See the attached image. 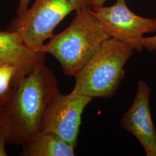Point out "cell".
Returning a JSON list of instances; mask_svg holds the SVG:
<instances>
[{"label": "cell", "mask_w": 156, "mask_h": 156, "mask_svg": "<svg viewBox=\"0 0 156 156\" xmlns=\"http://www.w3.org/2000/svg\"><path fill=\"white\" fill-rule=\"evenodd\" d=\"M23 77L17 67L9 64H0V104L6 100L12 87Z\"/></svg>", "instance_id": "obj_10"}, {"label": "cell", "mask_w": 156, "mask_h": 156, "mask_svg": "<svg viewBox=\"0 0 156 156\" xmlns=\"http://www.w3.org/2000/svg\"><path fill=\"white\" fill-rule=\"evenodd\" d=\"M134 49L118 39H108L76 75L73 94L109 98L116 94L124 76V66Z\"/></svg>", "instance_id": "obj_3"}, {"label": "cell", "mask_w": 156, "mask_h": 156, "mask_svg": "<svg viewBox=\"0 0 156 156\" xmlns=\"http://www.w3.org/2000/svg\"><path fill=\"white\" fill-rule=\"evenodd\" d=\"M84 7H91V0H35L24 15L17 17L11 30L19 33L30 48L42 51L56 26L71 12Z\"/></svg>", "instance_id": "obj_4"}, {"label": "cell", "mask_w": 156, "mask_h": 156, "mask_svg": "<svg viewBox=\"0 0 156 156\" xmlns=\"http://www.w3.org/2000/svg\"><path fill=\"white\" fill-rule=\"evenodd\" d=\"M46 53L34 50L15 31H0V64L17 67L23 76L45 63Z\"/></svg>", "instance_id": "obj_8"}, {"label": "cell", "mask_w": 156, "mask_h": 156, "mask_svg": "<svg viewBox=\"0 0 156 156\" xmlns=\"http://www.w3.org/2000/svg\"><path fill=\"white\" fill-rule=\"evenodd\" d=\"M23 146L25 156H73V147L56 134L39 133Z\"/></svg>", "instance_id": "obj_9"}, {"label": "cell", "mask_w": 156, "mask_h": 156, "mask_svg": "<svg viewBox=\"0 0 156 156\" xmlns=\"http://www.w3.org/2000/svg\"><path fill=\"white\" fill-rule=\"evenodd\" d=\"M93 100L71 93L62 94L58 91L46 107L40 123L39 133L56 134L75 148L82 113Z\"/></svg>", "instance_id": "obj_6"}, {"label": "cell", "mask_w": 156, "mask_h": 156, "mask_svg": "<svg viewBox=\"0 0 156 156\" xmlns=\"http://www.w3.org/2000/svg\"><path fill=\"white\" fill-rule=\"evenodd\" d=\"M6 142L5 134L0 129V156H6L8 155L5 150V144Z\"/></svg>", "instance_id": "obj_13"}, {"label": "cell", "mask_w": 156, "mask_h": 156, "mask_svg": "<svg viewBox=\"0 0 156 156\" xmlns=\"http://www.w3.org/2000/svg\"><path fill=\"white\" fill-rule=\"evenodd\" d=\"M111 38L120 40L141 52V40L146 34L156 33V19L140 16L128 8L126 0H117L111 6L90 8Z\"/></svg>", "instance_id": "obj_5"}, {"label": "cell", "mask_w": 156, "mask_h": 156, "mask_svg": "<svg viewBox=\"0 0 156 156\" xmlns=\"http://www.w3.org/2000/svg\"><path fill=\"white\" fill-rule=\"evenodd\" d=\"M141 44L146 49L150 51L156 50V34L149 37H143L141 40Z\"/></svg>", "instance_id": "obj_11"}, {"label": "cell", "mask_w": 156, "mask_h": 156, "mask_svg": "<svg viewBox=\"0 0 156 156\" xmlns=\"http://www.w3.org/2000/svg\"><path fill=\"white\" fill-rule=\"evenodd\" d=\"M30 0H19V4L17 8V17L22 16L28 9V5Z\"/></svg>", "instance_id": "obj_12"}, {"label": "cell", "mask_w": 156, "mask_h": 156, "mask_svg": "<svg viewBox=\"0 0 156 156\" xmlns=\"http://www.w3.org/2000/svg\"><path fill=\"white\" fill-rule=\"evenodd\" d=\"M108 0H91V7L104 6Z\"/></svg>", "instance_id": "obj_14"}, {"label": "cell", "mask_w": 156, "mask_h": 156, "mask_svg": "<svg viewBox=\"0 0 156 156\" xmlns=\"http://www.w3.org/2000/svg\"><path fill=\"white\" fill-rule=\"evenodd\" d=\"M155 1H156V0H155Z\"/></svg>", "instance_id": "obj_15"}, {"label": "cell", "mask_w": 156, "mask_h": 156, "mask_svg": "<svg viewBox=\"0 0 156 156\" xmlns=\"http://www.w3.org/2000/svg\"><path fill=\"white\" fill-rule=\"evenodd\" d=\"M90 8L84 7L76 11L68 27L54 35L42 48V51L51 55L58 61L67 76H75L111 38L91 13Z\"/></svg>", "instance_id": "obj_2"}, {"label": "cell", "mask_w": 156, "mask_h": 156, "mask_svg": "<svg viewBox=\"0 0 156 156\" xmlns=\"http://www.w3.org/2000/svg\"><path fill=\"white\" fill-rule=\"evenodd\" d=\"M58 91L56 76L45 63L12 87L8 98L0 104V129L7 143L25 145L39 134L46 107Z\"/></svg>", "instance_id": "obj_1"}, {"label": "cell", "mask_w": 156, "mask_h": 156, "mask_svg": "<svg viewBox=\"0 0 156 156\" xmlns=\"http://www.w3.org/2000/svg\"><path fill=\"white\" fill-rule=\"evenodd\" d=\"M150 94V87L140 80L133 103L122 117L120 125L139 140L146 156H156V129L151 116Z\"/></svg>", "instance_id": "obj_7"}]
</instances>
